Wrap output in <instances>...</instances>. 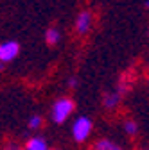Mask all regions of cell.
<instances>
[{
    "instance_id": "6da1fadb",
    "label": "cell",
    "mask_w": 149,
    "mask_h": 150,
    "mask_svg": "<svg viewBox=\"0 0 149 150\" xmlns=\"http://www.w3.org/2000/svg\"><path fill=\"white\" fill-rule=\"evenodd\" d=\"M74 109H76V102H74L72 98H68V97H61V98H58V100L52 104L50 118H52L54 123L61 125V123H65L72 116Z\"/></svg>"
},
{
    "instance_id": "7a4b0ae2",
    "label": "cell",
    "mask_w": 149,
    "mask_h": 150,
    "mask_svg": "<svg viewBox=\"0 0 149 150\" xmlns=\"http://www.w3.org/2000/svg\"><path fill=\"white\" fill-rule=\"evenodd\" d=\"M92 129H94V122H92L88 116H79L76 118V122L72 123V138L76 143H85L88 141Z\"/></svg>"
},
{
    "instance_id": "3957f363",
    "label": "cell",
    "mask_w": 149,
    "mask_h": 150,
    "mask_svg": "<svg viewBox=\"0 0 149 150\" xmlns=\"http://www.w3.org/2000/svg\"><path fill=\"white\" fill-rule=\"evenodd\" d=\"M92 27H94V14H92V11H81L76 18V23H74L76 34L85 36L92 30Z\"/></svg>"
},
{
    "instance_id": "277c9868",
    "label": "cell",
    "mask_w": 149,
    "mask_h": 150,
    "mask_svg": "<svg viewBox=\"0 0 149 150\" xmlns=\"http://www.w3.org/2000/svg\"><path fill=\"white\" fill-rule=\"evenodd\" d=\"M20 54V43L18 41H4L0 43V63H11Z\"/></svg>"
},
{
    "instance_id": "5b68a950",
    "label": "cell",
    "mask_w": 149,
    "mask_h": 150,
    "mask_svg": "<svg viewBox=\"0 0 149 150\" xmlns=\"http://www.w3.org/2000/svg\"><path fill=\"white\" fill-rule=\"evenodd\" d=\"M122 95H124V89H122L120 86H119L115 91L104 93V97H102V105H104L108 111L117 109V107L120 105V102H122Z\"/></svg>"
},
{
    "instance_id": "8992f818",
    "label": "cell",
    "mask_w": 149,
    "mask_h": 150,
    "mask_svg": "<svg viewBox=\"0 0 149 150\" xmlns=\"http://www.w3.org/2000/svg\"><path fill=\"white\" fill-rule=\"evenodd\" d=\"M25 148L27 150H47L49 148V143L42 136H31L27 139V143H25Z\"/></svg>"
},
{
    "instance_id": "52a82bcc",
    "label": "cell",
    "mask_w": 149,
    "mask_h": 150,
    "mask_svg": "<svg viewBox=\"0 0 149 150\" xmlns=\"http://www.w3.org/2000/svg\"><path fill=\"white\" fill-rule=\"evenodd\" d=\"M45 43L47 45H50V47H54V45H58L59 41H61V32L56 29V27H49L47 30H45Z\"/></svg>"
},
{
    "instance_id": "ba28073f",
    "label": "cell",
    "mask_w": 149,
    "mask_h": 150,
    "mask_svg": "<svg viewBox=\"0 0 149 150\" xmlns=\"http://www.w3.org/2000/svg\"><path fill=\"white\" fill-rule=\"evenodd\" d=\"M94 148H95V150H119V148H120V145H117L113 139L102 138V139H99V141H95V143H94Z\"/></svg>"
},
{
    "instance_id": "9c48e42d",
    "label": "cell",
    "mask_w": 149,
    "mask_h": 150,
    "mask_svg": "<svg viewBox=\"0 0 149 150\" xmlns=\"http://www.w3.org/2000/svg\"><path fill=\"white\" fill-rule=\"evenodd\" d=\"M122 129H124L126 136H129V138L137 136V132H138V125H137V122H135V120H126Z\"/></svg>"
},
{
    "instance_id": "30bf717a",
    "label": "cell",
    "mask_w": 149,
    "mask_h": 150,
    "mask_svg": "<svg viewBox=\"0 0 149 150\" xmlns=\"http://www.w3.org/2000/svg\"><path fill=\"white\" fill-rule=\"evenodd\" d=\"M42 125H43V118H42L40 115H32V116L27 120V127H29L31 130H38V129H42Z\"/></svg>"
},
{
    "instance_id": "8fae6325",
    "label": "cell",
    "mask_w": 149,
    "mask_h": 150,
    "mask_svg": "<svg viewBox=\"0 0 149 150\" xmlns=\"http://www.w3.org/2000/svg\"><path fill=\"white\" fill-rule=\"evenodd\" d=\"M77 77H74V75H72V77H68V88H72V89H76L77 88Z\"/></svg>"
},
{
    "instance_id": "7c38bea8",
    "label": "cell",
    "mask_w": 149,
    "mask_h": 150,
    "mask_svg": "<svg viewBox=\"0 0 149 150\" xmlns=\"http://www.w3.org/2000/svg\"><path fill=\"white\" fill-rule=\"evenodd\" d=\"M145 9L149 11V0H147V2H145Z\"/></svg>"
},
{
    "instance_id": "4fadbf2b",
    "label": "cell",
    "mask_w": 149,
    "mask_h": 150,
    "mask_svg": "<svg viewBox=\"0 0 149 150\" xmlns=\"http://www.w3.org/2000/svg\"><path fill=\"white\" fill-rule=\"evenodd\" d=\"M147 84H149V75H147Z\"/></svg>"
},
{
    "instance_id": "5bb4252c",
    "label": "cell",
    "mask_w": 149,
    "mask_h": 150,
    "mask_svg": "<svg viewBox=\"0 0 149 150\" xmlns=\"http://www.w3.org/2000/svg\"><path fill=\"white\" fill-rule=\"evenodd\" d=\"M147 32H149V29H147Z\"/></svg>"
}]
</instances>
